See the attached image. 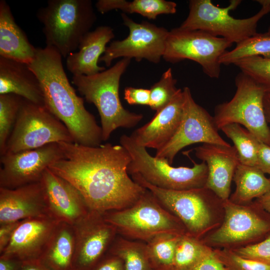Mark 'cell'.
<instances>
[{
    "label": "cell",
    "instance_id": "1",
    "mask_svg": "<svg viewBox=\"0 0 270 270\" xmlns=\"http://www.w3.org/2000/svg\"><path fill=\"white\" fill-rule=\"evenodd\" d=\"M58 144L64 158L48 168L72 184L90 210L103 214L124 209L134 204L145 192L146 189L128 173L131 158L122 145Z\"/></svg>",
    "mask_w": 270,
    "mask_h": 270
},
{
    "label": "cell",
    "instance_id": "2",
    "mask_svg": "<svg viewBox=\"0 0 270 270\" xmlns=\"http://www.w3.org/2000/svg\"><path fill=\"white\" fill-rule=\"evenodd\" d=\"M62 58L54 48H36L34 58L28 64L40 82L44 106L66 126L74 142L98 146L103 141L101 127L70 84Z\"/></svg>",
    "mask_w": 270,
    "mask_h": 270
},
{
    "label": "cell",
    "instance_id": "3",
    "mask_svg": "<svg viewBox=\"0 0 270 270\" xmlns=\"http://www.w3.org/2000/svg\"><path fill=\"white\" fill-rule=\"evenodd\" d=\"M130 176L180 220L188 234L202 240L222 224L224 201L206 187L182 190H165L150 184L138 174Z\"/></svg>",
    "mask_w": 270,
    "mask_h": 270
},
{
    "label": "cell",
    "instance_id": "4",
    "mask_svg": "<svg viewBox=\"0 0 270 270\" xmlns=\"http://www.w3.org/2000/svg\"><path fill=\"white\" fill-rule=\"evenodd\" d=\"M130 60L122 58L108 69L94 75L72 77V83L80 94L98 110L103 141L108 140L117 128H133L143 118L142 114L125 109L120 98V80Z\"/></svg>",
    "mask_w": 270,
    "mask_h": 270
},
{
    "label": "cell",
    "instance_id": "5",
    "mask_svg": "<svg viewBox=\"0 0 270 270\" xmlns=\"http://www.w3.org/2000/svg\"><path fill=\"white\" fill-rule=\"evenodd\" d=\"M36 16L43 24L46 46L62 58L78 49L96 20L91 0H49Z\"/></svg>",
    "mask_w": 270,
    "mask_h": 270
},
{
    "label": "cell",
    "instance_id": "6",
    "mask_svg": "<svg viewBox=\"0 0 270 270\" xmlns=\"http://www.w3.org/2000/svg\"><path fill=\"white\" fill-rule=\"evenodd\" d=\"M102 214L118 234L130 240L146 242L161 234H186L180 220L165 209L147 189L132 206Z\"/></svg>",
    "mask_w": 270,
    "mask_h": 270
},
{
    "label": "cell",
    "instance_id": "7",
    "mask_svg": "<svg viewBox=\"0 0 270 270\" xmlns=\"http://www.w3.org/2000/svg\"><path fill=\"white\" fill-rule=\"evenodd\" d=\"M120 142L131 158L128 168L130 176L138 174L150 184L165 190H182L205 187L208 168L204 162L197 164L192 160V168L174 167L166 159L151 156L146 148L137 144L130 136L122 135Z\"/></svg>",
    "mask_w": 270,
    "mask_h": 270
},
{
    "label": "cell",
    "instance_id": "8",
    "mask_svg": "<svg viewBox=\"0 0 270 270\" xmlns=\"http://www.w3.org/2000/svg\"><path fill=\"white\" fill-rule=\"evenodd\" d=\"M256 1L262 6L260 10L251 17L240 19L232 17L230 12L236 9L241 0H230L228 6L220 8L210 0H190L188 14L179 27L203 30L232 44H238L256 34L258 22L270 12V0Z\"/></svg>",
    "mask_w": 270,
    "mask_h": 270
},
{
    "label": "cell",
    "instance_id": "9",
    "mask_svg": "<svg viewBox=\"0 0 270 270\" xmlns=\"http://www.w3.org/2000/svg\"><path fill=\"white\" fill-rule=\"evenodd\" d=\"M220 226L202 240L212 249L234 250L256 243L270 234V214L256 200L238 204L224 201Z\"/></svg>",
    "mask_w": 270,
    "mask_h": 270
},
{
    "label": "cell",
    "instance_id": "10",
    "mask_svg": "<svg viewBox=\"0 0 270 270\" xmlns=\"http://www.w3.org/2000/svg\"><path fill=\"white\" fill-rule=\"evenodd\" d=\"M235 84L233 98L215 107L213 116L217 128L220 130L230 124H242L260 142L270 146V128L263 104L265 92L242 72L236 76Z\"/></svg>",
    "mask_w": 270,
    "mask_h": 270
},
{
    "label": "cell",
    "instance_id": "11",
    "mask_svg": "<svg viewBox=\"0 0 270 270\" xmlns=\"http://www.w3.org/2000/svg\"><path fill=\"white\" fill-rule=\"evenodd\" d=\"M60 142H74L66 126L44 106L24 99L4 154Z\"/></svg>",
    "mask_w": 270,
    "mask_h": 270
},
{
    "label": "cell",
    "instance_id": "12",
    "mask_svg": "<svg viewBox=\"0 0 270 270\" xmlns=\"http://www.w3.org/2000/svg\"><path fill=\"white\" fill-rule=\"evenodd\" d=\"M232 43L201 30L180 27L169 31L162 58L170 63L186 59L198 63L204 72L212 78L220 74L219 59Z\"/></svg>",
    "mask_w": 270,
    "mask_h": 270
},
{
    "label": "cell",
    "instance_id": "13",
    "mask_svg": "<svg viewBox=\"0 0 270 270\" xmlns=\"http://www.w3.org/2000/svg\"><path fill=\"white\" fill-rule=\"evenodd\" d=\"M182 91L183 110L179 127L170 140L156 150L155 156L166 159L171 164L182 149L192 144L230 146L218 134L214 116L194 101L189 88L184 87Z\"/></svg>",
    "mask_w": 270,
    "mask_h": 270
},
{
    "label": "cell",
    "instance_id": "14",
    "mask_svg": "<svg viewBox=\"0 0 270 270\" xmlns=\"http://www.w3.org/2000/svg\"><path fill=\"white\" fill-rule=\"evenodd\" d=\"M124 26L128 28V36L121 40L112 42L106 48L98 62H104L106 66L117 58H134L140 62L143 59L158 64L162 58L169 31L146 21L134 22L126 14H121Z\"/></svg>",
    "mask_w": 270,
    "mask_h": 270
},
{
    "label": "cell",
    "instance_id": "15",
    "mask_svg": "<svg viewBox=\"0 0 270 270\" xmlns=\"http://www.w3.org/2000/svg\"><path fill=\"white\" fill-rule=\"evenodd\" d=\"M64 158L58 143L0 156V188L14 189L40 182L44 171Z\"/></svg>",
    "mask_w": 270,
    "mask_h": 270
},
{
    "label": "cell",
    "instance_id": "16",
    "mask_svg": "<svg viewBox=\"0 0 270 270\" xmlns=\"http://www.w3.org/2000/svg\"><path fill=\"white\" fill-rule=\"evenodd\" d=\"M75 250L72 270H92L108 253L117 236L116 228L106 222L102 213L90 210L73 225Z\"/></svg>",
    "mask_w": 270,
    "mask_h": 270
},
{
    "label": "cell",
    "instance_id": "17",
    "mask_svg": "<svg viewBox=\"0 0 270 270\" xmlns=\"http://www.w3.org/2000/svg\"><path fill=\"white\" fill-rule=\"evenodd\" d=\"M40 182L48 211L56 220L74 225L90 210L80 192L48 168Z\"/></svg>",
    "mask_w": 270,
    "mask_h": 270
},
{
    "label": "cell",
    "instance_id": "18",
    "mask_svg": "<svg viewBox=\"0 0 270 270\" xmlns=\"http://www.w3.org/2000/svg\"><path fill=\"white\" fill-rule=\"evenodd\" d=\"M59 222L52 216L21 220L0 256L24 262L39 260Z\"/></svg>",
    "mask_w": 270,
    "mask_h": 270
},
{
    "label": "cell",
    "instance_id": "19",
    "mask_svg": "<svg viewBox=\"0 0 270 270\" xmlns=\"http://www.w3.org/2000/svg\"><path fill=\"white\" fill-rule=\"evenodd\" d=\"M194 150L196 156L207 166L205 187L212 190L222 200H228L234 175L240 164L235 147L202 144L194 148Z\"/></svg>",
    "mask_w": 270,
    "mask_h": 270
},
{
    "label": "cell",
    "instance_id": "20",
    "mask_svg": "<svg viewBox=\"0 0 270 270\" xmlns=\"http://www.w3.org/2000/svg\"><path fill=\"white\" fill-rule=\"evenodd\" d=\"M46 216H52L40 181L14 189L0 188V224Z\"/></svg>",
    "mask_w": 270,
    "mask_h": 270
},
{
    "label": "cell",
    "instance_id": "21",
    "mask_svg": "<svg viewBox=\"0 0 270 270\" xmlns=\"http://www.w3.org/2000/svg\"><path fill=\"white\" fill-rule=\"evenodd\" d=\"M183 103V91L178 88L170 102L156 112L150 122L136 130L130 137L141 146L160 149L177 131L182 118Z\"/></svg>",
    "mask_w": 270,
    "mask_h": 270
},
{
    "label": "cell",
    "instance_id": "22",
    "mask_svg": "<svg viewBox=\"0 0 270 270\" xmlns=\"http://www.w3.org/2000/svg\"><path fill=\"white\" fill-rule=\"evenodd\" d=\"M114 37L110 26H100L88 32L82 40L77 52L70 54L66 59L68 70L73 75L92 76L106 68L98 62L106 44Z\"/></svg>",
    "mask_w": 270,
    "mask_h": 270
},
{
    "label": "cell",
    "instance_id": "23",
    "mask_svg": "<svg viewBox=\"0 0 270 270\" xmlns=\"http://www.w3.org/2000/svg\"><path fill=\"white\" fill-rule=\"evenodd\" d=\"M8 94L44 106L40 82L28 64L0 56V94Z\"/></svg>",
    "mask_w": 270,
    "mask_h": 270
},
{
    "label": "cell",
    "instance_id": "24",
    "mask_svg": "<svg viewBox=\"0 0 270 270\" xmlns=\"http://www.w3.org/2000/svg\"><path fill=\"white\" fill-rule=\"evenodd\" d=\"M36 50L16 22L9 5L0 0V56L29 64L34 58Z\"/></svg>",
    "mask_w": 270,
    "mask_h": 270
},
{
    "label": "cell",
    "instance_id": "25",
    "mask_svg": "<svg viewBox=\"0 0 270 270\" xmlns=\"http://www.w3.org/2000/svg\"><path fill=\"white\" fill-rule=\"evenodd\" d=\"M74 250L73 225L60 222L39 260L51 270H72Z\"/></svg>",
    "mask_w": 270,
    "mask_h": 270
},
{
    "label": "cell",
    "instance_id": "26",
    "mask_svg": "<svg viewBox=\"0 0 270 270\" xmlns=\"http://www.w3.org/2000/svg\"><path fill=\"white\" fill-rule=\"evenodd\" d=\"M232 180L236 190L228 200L236 204H248L270 191L269 178L254 166L239 164Z\"/></svg>",
    "mask_w": 270,
    "mask_h": 270
},
{
    "label": "cell",
    "instance_id": "27",
    "mask_svg": "<svg viewBox=\"0 0 270 270\" xmlns=\"http://www.w3.org/2000/svg\"><path fill=\"white\" fill-rule=\"evenodd\" d=\"M176 4L165 0H98L96 4L97 10L105 14L114 10H120L124 13H136L154 20L163 14H174L176 12Z\"/></svg>",
    "mask_w": 270,
    "mask_h": 270
},
{
    "label": "cell",
    "instance_id": "28",
    "mask_svg": "<svg viewBox=\"0 0 270 270\" xmlns=\"http://www.w3.org/2000/svg\"><path fill=\"white\" fill-rule=\"evenodd\" d=\"M108 252L120 258L125 270H153L145 242L118 234Z\"/></svg>",
    "mask_w": 270,
    "mask_h": 270
},
{
    "label": "cell",
    "instance_id": "29",
    "mask_svg": "<svg viewBox=\"0 0 270 270\" xmlns=\"http://www.w3.org/2000/svg\"><path fill=\"white\" fill-rule=\"evenodd\" d=\"M212 251L202 240L182 235L176 246L172 270H190Z\"/></svg>",
    "mask_w": 270,
    "mask_h": 270
},
{
    "label": "cell",
    "instance_id": "30",
    "mask_svg": "<svg viewBox=\"0 0 270 270\" xmlns=\"http://www.w3.org/2000/svg\"><path fill=\"white\" fill-rule=\"evenodd\" d=\"M220 130L233 142L240 164L256 166L260 142L248 130L238 124L226 125Z\"/></svg>",
    "mask_w": 270,
    "mask_h": 270
},
{
    "label": "cell",
    "instance_id": "31",
    "mask_svg": "<svg viewBox=\"0 0 270 270\" xmlns=\"http://www.w3.org/2000/svg\"><path fill=\"white\" fill-rule=\"evenodd\" d=\"M180 236L161 234L146 242L153 270H172L176 246Z\"/></svg>",
    "mask_w": 270,
    "mask_h": 270
},
{
    "label": "cell",
    "instance_id": "32",
    "mask_svg": "<svg viewBox=\"0 0 270 270\" xmlns=\"http://www.w3.org/2000/svg\"><path fill=\"white\" fill-rule=\"evenodd\" d=\"M261 56L270 58V36L264 33L256 34L236 44L231 50H226L219 59L221 64H234L243 58Z\"/></svg>",
    "mask_w": 270,
    "mask_h": 270
},
{
    "label": "cell",
    "instance_id": "33",
    "mask_svg": "<svg viewBox=\"0 0 270 270\" xmlns=\"http://www.w3.org/2000/svg\"><path fill=\"white\" fill-rule=\"evenodd\" d=\"M24 98L14 94H0V154H4Z\"/></svg>",
    "mask_w": 270,
    "mask_h": 270
},
{
    "label": "cell",
    "instance_id": "34",
    "mask_svg": "<svg viewBox=\"0 0 270 270\" xmlns=\"http://www.w3.org/2000/svg\"><path fill=\"white\" fill-rule=\"evenodd\" d=\"M234 64L251 78L266 93L270 92V58L249 56L236 61Z\"/></svg>",
    "mask_w": 270,
    "mask_h": 270
},
{
    "label": "cell",
    "instance_id": "35",
    "mask_svg": "<svg viewBox=\"0 0 270 270\" xmlns=\"http://www.w3.org/2000/svg\"><path fill=\"white\" fill-rule=\"evenodd\" d=\"M176 80L172 74V68H168L162 75L160 80L154 84L150 89V102L152 110L158 112L166 106L178 92Z\"/></svg>",
    "mask_w": 270,
    "mask_h": 270
},
{
    "label": "cell",
    "instance_id": "36",
    "mask_svg": "<svg viewBox=\"0 0 270 270\" xmlns=\"http://www.w3.org/2000/svg\"><path fill=\"white\" fill-rule=\"evenodd\" d=\"M213 250L228 270H270V266L242 257L231 250L217 248Z\"/></svg>",
    "mask_w": 270,
    "mask_h": 270
},
{
    "label": "cell",
    "instance_id": "37",
    "mask_svg": "<svg viewBox=\"0 0 270 270\" xmlns=\"http://www.w3.org/2000/svg\"><path fill=\"white\" fill-rule=\"evenodd\" d=\"M231 250L242 257L270 266V234L258 242Z\"/></svg>",
    "mask_w": 270,
    "mask_h": 270
},
{
    "label": "cell",
    "instance_id": "38",
    "mask_svg": "<svg viewBox=\"0 0 270 270\" xmlns=\"http://www.w3.org/2000/svg\"><path fill=\"white\" fill-rule=\"evenodd\" d=\"M150 94V90L128 86L124 90V98L131 105L149 106Z\"/></svg>",
    "mask_w": 270,
    "mask_h": 270
},
{
    "label": "cell",
    "instance_id": "39",
    "mask_svg": "<svg viewBox=\"0 0 270 270\" xmlns=\"http://www.w3.org/2000/svg\"><path fill=\"white\" fill-rule=\"evenodd\" d=\"M92 270H125L122 260L108 252Z\"/></svg>",
    "mask_w": 270,
    "mask_h": 270
},
{
    "label": "cell",
    "instance_id": "40",
    "mask_svg": "<svg viewBox=\"0 0 270 270\" xmlns=\"http://www.w3.org/2000/svg\"><path fill=\"white\" fill-rule=\"evenodd\" d=\"M21 220L0 224V254L9 244Z\"/></svg>",
    "mask_w": 270,
    "mask_h": 270
},
{
    "label": "cell",
    "instance_id": "41",
    "mask_svg": "<svg viewBox=\"0 0 270 270\" xmlns=\"http://www.w3.org/2000/svg\"><path fill=\"white\" fill-rule=\"evenodd\" d=\"M190 270H228L212 252Z\"/></svg>",
    "mask_w": 270,
    "mask_h": 270
},
{
    "label": "cell",
    "instance_id": "42",
    "mask_svg": "<svg viewBox=\"0 0 270 270\" xmlns=\"http://www.w3.org/2000/svg\"><path fill=\"white\" fill-rule=\"evenodd\" d=\"M256 167L270 175V146L260 142Z\"/></svg>",
    "mask_w": 270,
    "mask_h": 270
},
{
    "label": "cell",
    "instance_id": "43",
    "mask_svg": "<svg viewBox=\"0 0 270 270\" xmlns=\"http://www.w3.org/2000/svg\"><path fill=\"white\" fill-rule=\"evenodd\" d=\"M23 264L18 258L0 256V270H20Z\"/></svg>",
    "mask_w": 270,
    "mask_h": 270
},
{
    "label": "cell",
    "instance_id": "44",
    "mask_svg": "<svg viewBox=\"0 0 270 270\" xmlns=\"http://www.w3.org/2000/svg\"><path fill=\"white\" fill-rule=\"evenodd\" d=\"M20 270H51L44 264L39 260L24 262L23 266Z\"/></svg>",
    "mask_w": 270,
    "mask_h": 270
},
{
    "label": "cell",
    "instance_id": "45",
    "mask_svg": "<svg viewBox=\"0 0 270 270\" xmlns=\"http://www.w3.org/2000/svg\"><path fill=\"white\" fill-rule=\"evenodd\" d=\"M255 200L270 214V191Z\"/></svg>",
    "mask_w": 270,
    "mask_h": 270
},
{
    "label": "cell",
    "instance_id": "46",
    "mask_svg": "<svg viewBox=\"0 0 270 270\" xmlns=\"http://www.w3.org/2000/svg\"><path fill=\"white\" fill-rule=\"evenodd\" d=\"M263 104L266 120L270 124V92L265 93Z\"/></svg>",
    "mask_w": 270,
    "mask_h": 270
},
{
    "label": "cell",
    "instance_id": "47",
    "mask_svg": "<svg viewBox=\"0 0 270 270\" xmlns=\"http://www.w3.org/2000/svg\"><path fill=\"white\" fill-rule=\"evenodd\" d=\"M264 34L266 35L270 36V26L268 27L267 32H264Z\"/></svg>",
    "mask_w": 270,
    "mask_h": 270
},
{
    "label": "cell",
    "instance_id": "48",
    "mask_svg": "<svg viewBox=\"0 0 270 270\" xmlns=\"http://www.w3.org/2000/svg\"><path fill=\"white\" fill-rule=\"evenodd\" d=\"M269 180H270V178H269Z\"/></svg>",
    "mask_w": 270,
    "mask_h": 270
}]
</instances>
